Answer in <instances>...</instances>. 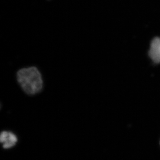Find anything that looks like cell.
Here are the masks:
<instances>
[{
  "instance_id": "cell-3",
  "label": "cell",
  "mask_w": 160,
  "mask_h": 160,
  "mask_svg": "<svg viewBox=\"0 0 160 160\" xmlns=\"http://www.w3.org/2000/svg\"><path fill=\"white\" fill-rule=\"evenodd\" d=\"M149 55L154 63H160V38H154L152 41Z\"/></svg>"
},
{
  "instance_id": "cell-1",
  "label": "cell",
  "mask_w": 160,
  "mask_h": 160,
  "mask_svg": "<svg viewBox=\"0 0 160 160\" xmlns=\"http://www.w3.org/2000/svg\"><path fill=\"white\" fill-rule=\"evenodd\" d=\"M17 79L24 92L29 95L37 94L42 89V74L36 67L20 69L17 73Z\"/></svg>"
},
{
  "instance_id": "cell-2",
  "label": "cell",
  "mask_w": 160,
  "mask_h": 160,
  "mask_svg": "<svg viewBox=\"0 0 160 160\" xmlns=\"http://www.w3.org/2000/svg\"><path fill=\"white\" fill-rule=\"evenodd\" d=\"M0 141L2 143L3 148L9 149L13 147L18 142V138L11 132H2L0 136Z\"/></svg>"
}]
</instances>
